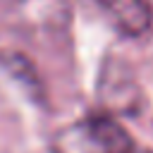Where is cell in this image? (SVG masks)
I'll return each mask as SVG.
<instances>
[{"label": "cell", "mask_w": 153, "mask_h": 153, "mask_svg": "<svg viewBox=\"0 0 153 153\" xmlns=\"http://www.w3.org/2000/svg\"><path fill=\"white\" fill-rule=\"evenodd\" d=\"M134 139L110 115H88L55 139V153H134Z\"/></svg>", "instance_id": "1"}, {"label": "cell", "mask_w": 153, "mask_h": 153, "mask_svg": "<svg viewBox=\"0 0 153 153\" xmlns=\"http://www.w3.org/2000/svg\"><path fill=\"white\" fill-rule=\"evenodd\" d=\"M110 22L127 36H139L151 26L153 12L146 0H96Z\"/></svg>", "instance_id": "2"}]
</instances>
